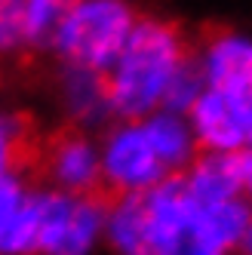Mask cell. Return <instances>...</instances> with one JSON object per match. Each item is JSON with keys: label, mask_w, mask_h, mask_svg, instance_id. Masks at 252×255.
Masks as SVG:
<instances>
[{"label": "cell", "mask_w": 252, "mask_h": 255, "mask_svg": "<svg viewBox=\"0 0 252 255\" xmlns=\"http://www.w3.org/2000/svg\"><path fill=\"white\" fill-rule=\"evenodd\" d=\"M249 197H252V194H249Z\"/></svg>", "instance_id": "d6986e66"}, {"label": "cell", "mask_w": 252, "mask_h": 255, "mask_svg": "<svg viewBox=\"0 0 252 255\" xmlns=\"http://www.w3.org/2000/svg\"><path fill=\"white\" fill-rule=\"evenodd\" d=\"M148 129V138L157 148L160 160L166 163V169L172 175H182L191 163L200 157V144L194 138V129L188 123V114L169 111V108H160V111L141 117Z\"/></svg>", "instance_id": "7c38bea8"}, {"label": "cell", "mask_w": 252, "mask_h": 255, "mask_svg": "<svg viewBox=\"0 0 252 255\" xmlns=\"http://www.w3.org/2000/svg\"><path fill=\"white\" fill-rule=\"evenodd\" d=\"M28 46L25 0H0V56H15Z\"/></svg>", "instance_id": "5bb4252c"}, {"label": "cell", "mask_w": 252, "mask_h": 255, "mask_svg": "<svg viewBox=\"0 0 252 255\" xmlns=\"http://www.w3.org/2000/svg\"><path fill=\"white\" fill-rule=\"evenodd\" d=\"M194 68L206 89L243 93L252 86V34L246 31H215L197 49Z\"/></svg>", "instance_id": "52a82bcc"}, {"label": "cell", "mask_w": 252, "mask_h": 255, "mask_svg": "<svg viewBox=\"0 0 252 255\" xmlns=\"http://www.w3.org/2000/svg\"><path fill=\"white\" fill-rule=\"evenodd\" d=\"M49 188L65 194H93L102 185L99 141L86 132H65L46 151Z\"/></svg>", "instance_id": "9c48e42d"}, {"label": "cell", "mask_w": 252, "mask_h": 255, "mask_svg": "<svg viewBox=\"0 0 252 255\" xmlns=\"http://www.w3.org/2000/svg\"><path fill=\"white\" fill-rule=\"evenodd\" d=\"M102 157V185H108L117 197H135L157 188L160 181L172 178L166 163L160 160L157 148L148 138L141 117L117 120L111 129L99 138Z\"/></svg>", "instance_id": "5b68a950"}, {"label": "cell", "mask_w": 252, "mask_h": 255, "mask_svg": "<svg viewBox=\"0 0 252 255\" xmlns=\"http://www.w3.org/2000/svg\"><path fill=\"white\" fill-rule=\"evenodd\" d=\"M25 135L28 129L19 117L9 111H0V172L15 169V163L25 151Z\"/></svg>", "instance_id": "9a60e30c"}, {"label": "cell", "mask_w": 252, "mask_h": 255, "mask_svg": "<svg viewBox=\"0 0 252 255\" xmlns=\"http://www.w3.org/2000/svg\"><path fill=\"white\" fill-rule=\"evenodd\" d=\"M138 22L132 0H77L59 25L49 49L65 68L105 74Z\"/></svg>", "instance_id": "3957f363"}, {"label": "cell", "mask_w": 252, "mask_h": 255, "mask_svg": "<svg viewBox=\"0 0 252 255\" xmlns=\"http://www.w3.org/2000/svg\"><path fill=\"white\" fill-rule=\"evenodd\" d=\"M0 255H34V191L15 169L0 172Z\"/></svg>", "instance_id": "30bf717a"}, {"label": "cell", "mask_w": 252, "mask_h": 255, "mask_svg": "<svg viewBox=\"0 0 252 255\" xmlns=\"http://www.w3.org/2000/svg\"><path fill=\"white\" fill-rule=\"evenodd\" d=\"M191 62L185 34L157 15H138L135 28L105 71L111 111L123 120L148 117L166 105L169 86Z\"/></svg>", "instance_id": "7a4b0ae2"}, {"label": "cell", "mask_w": 252, "mask_h": 255, "mask_svg": "<svg viewBox=\"0 0 252 255\" xmlns=\"http://www.w3.org/2000/svg\"><path fill=\"white\" fill-rule=\"evenodd\" d=\"M246 218V200L209 203L172 175L145 194L117 197L108 206L105 243L114 255H237Z\"/></svg>", "instance_id": "6da1fadb"}, {"label": "cell", "mask_w": 252, "mask_h": 255, "mask_svg": "<svg viewBox=\"0 0 252 255\" xmlns=\"http://www.w3.org/2000/svg\"><path fill=\"white\" fill-rule=\"evenodd\" d=\"M77 0H25V22H28V43L49 46L59 25L71 12Z\"/></svg>", "instance_id": "4fadbf2b"}, {"label": "cell", "mask_w": 252, "mask_h": 255, "mask_svg": "<svg viewBox=\"0 0 252 255\" xmlns=\"http://www.w3.org/2000/svg\"><path fill=\"white\" fill-rule=\"evenodd\" d=\"M59 102L62 111L77 126H99L111 117V96H108L105 74L86 68H65L59 83Z\"/></svg>", "instance_id": "8fae6325"}, {"label": "cell", "mask_w": 252, "mask_h": 255, "mask_svg": "<svg viewBox=\"0 0 252 255\" xmlns=\"http://www.w3.org/2000/svg\"><path fill=\"white\" fill-rule=\"evenodd\" d=\"M108 206L89 194L34 191V255H93L105 243Z\"/></svg>", "instance_id": "277c9868"}, {"label": "cell", "mask_w": 252, "mask_h": 255, "mask_svg": "<svg viewBox=\"0 0 252 255\" xmlns=\"http://www.w3.org/2000/svg\"><path fill=\"white\" fill-rule=\"evenodd\" d=\"M188 188L209 203H231L252 194V148L228 154H200L182 172Z\"/></svg>", "instance_id": "ba28073f"}, {"label": "cell", "mask_w": 252, "mask_h": 255, "mask_svg": "<svg viewBox=\"0 0 252 255\" xmlns=\"http://www.w3.org/2000/svg\"><path fill=\"white\" fill-rule=\"evenodd\" d=\"M237 255H252V209H249V218H246V228H243V234H240Z\"/></svg>", "instance_id": "e0dca14e"}, {"label": "cell", "mask_w": 252, "mask_h": 255, "mask_svg": "<svg viewBox=\"0 0 252 255\" xmlns=\"http://www.w3.org/2000/svg\"><path fill=\"white\" fill-rule=\"evenodd\" d=\"M243 99H246V111H249V120H252V86L243 89Z\"/></svg>", "instance_id": "ac0fdd59"}, {"label": "cell", "mask_w": 252, "mask_h": 255, "mask_svg": "<svg viewBox=\"0 0 252 255\" xmlns=\"http://www.w3.org/2000/svg\"><path fill=\"white\" fill-rule=\"evenodd\" d=\"M188 123L200 151L228 154L252 148V120L246 111L243 93H222V89H203L200 99L191 105Z\"/></svg>", "instance_id": "8992f818"}, {"label": "cell", "mask_w": 252, "mask_h": 255, "mask_svg": "<svg viewBox=\"0 0 252 255\" xmlns=\"http://www.w3.org/2000/svg\"><path fill=\"white\" fill-rule=\"evenodd\" d=\"M203 89H206V86H203L200 74H197V68H194V59H191L188 68H185L182 74L175 77V83L169 86V96H166V105H163V108H169V111H178V114H188L191 105L200 99Z\"/></svg>", "instance_id": "2e32d148"}]
</instances>
